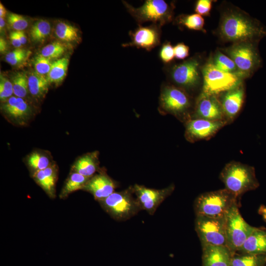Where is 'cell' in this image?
Returning a JSON list of instances; mask_svg holds the SVG:
<instances>
[{
  "label": "cell",
  "mask_w": 266,
  "mask_h": 266,
  "mask_svg": "<svg viewBox=\"0 0 266 266\" xmlns=\"http://www.w3.org/2000/svg\"><path fill=\"white\" fill-rule=\"evenodd\" d=\"M221 38L233 43L258 42L266 36V28L259 21L237 9L229 10L223 14L219 27Z\"/></svg>",
  "instance_id": "6da1fadb"
},
{
  "label": "cell",
  "mask_w": 266,
  "mask_h": 266,
  "mask_svg": "<svg viewBox=\"0 0 266 266\" xmlns=\"http://www.w3.org/2000/svg\"><path fill=\"white\" fill-rule=\"evenodd\" d=\"M219 177L225 188L238 198L247 192L256 189L260 185L255 168L238 161H232L227 163Z\"/></svg>",
  "instance_id": "7a4b0ae2"
},
{
  "label": "cell",
  "mask_w": 266,
  "mask_h": 266,
  "mask_svg": "<svg viewBox=\"0 0 266 266\" xmlns=\"http://www.w3.org/2000/svg\"><path fill=\"white\" fill-rule=\"evenodd\" d=\"M238 199L226 188L203 193L195 201V213L212 218L225 217L231 208L238 204Z\"/></svg>",
  "instance_id": "3957f363"
},
{
  "label": "cell",
  "mask_w": 266,
  "mask_h": 266,
  "mask_svg": "<svg viewBox=\"0 0 266 266\" xmlns=\"http://www.w3.org/2000/svg\"><path fill=\"white\" fill-rule=\"evenodd\" d=\"M122 2L139 25L150 22L162 27L173 19L174 5L164 0H146L138 7H133L126 1L123 0Z\"/></svg>",
  "instance_id": "277c9868"
},
{
  "label": "cell",
  "mask_w": 266,
  "mask_h": 266,
  "mask_svg": "<svg viewBox=\"0 0 266 266\" xmlns=\"http://www.w3.org/2000/svg\"><path fill=\"white\" fill-rule=\"evenodd\" d=\"M202 72L203 84L201 93L217 96L240 84L244 78L238 74L217 68L212 61L205 65Z\"/></svg>",
  "instance_id": "5b68a950"
},
{
  "label": "cell",
  "mask_w": 266,
  "mask_h": 266,
  "mask_svg": "<svg viewBox=\"0 0 266 266\" xmlns=\"http://www.w3.org/2000/svg\"><path fill=\"white\" fill-rule=\"evenodd\" d=\"M257 42L233 43L226 49L228 56L235 63L239 73L245 78L251 76L262 65Z\"/></svg>",
  "instance_id": "8992f818"
},
{
  "label": "cell",
  "mask_w": 266,
  "mask_h": 266,
  "mask_svg": "<svg viewBox=\"0 0 266 266\" xmlns=\"http://www.w3.org/2000/svg\"><path fill=\"white\" fill-rule=\"evenodd\" d=\"M132 188L121 192H113L100 201L104 209L115 220L126 221L141 210Z\"/></svg>",
  "instance_id": "52a82bcc"
},
{
  "label": "cell",
  "mask_w": 266,
  "mask_h": 266,
  "mask_svg": "<svg viewBox=\"0 0 266 266\" xmlns=\"http://www.w3.org/2000/svg\"><path fill=\"white\" fill-rule=\"evenodd\" d=\"M257 229L243 219L238 210V204H235L226 216L227 246L234 254Z\"/></svg>",
  "instance_id": "ba28073f"
},
{
  "label": "cell",
  "mask_w": 266,
  "mask_h": 266,
  "mask_svg": "<svg viewBox=\"0 0 266 266\" xmlns=\"http://www.w3.org/2000/svg\"><path fill=\"white\" fill-rule=\"evenodd\" d=\"M195 230L201 246L212 245L227 246L226 217L212 218L196 215Z\"/></svg>",
  "instance_id": "9c48e42d"
},
{
  "label": "cell",
  "mask_w": 266,
  "mask_h": 266,
  "mask_svg": "<svg viewBox=\"0 0 266 266\" xmlns=\"http://www.w3.org/2000/svg\"><path fill=\"white\" fill-rule=\"evenodd\" d=\"M200 62L196 57L189 58L167 68V76L176 86L183 90L196 87L200 79Z\"/></svg>",
  "instance_id": "30bf717a"
},
{
  "label": "cell",
  "mask_w": 266,
  "mask_h": 266,
  "mask_svg": "<svg viewBox=\"0 0 266 266\" xmlns=\"http://www.w3.org/2000/svg\"><path fill=\"white\" fill-rule=\"evenodd\" d=\"M159 101L162 110L175 116L185 114L191 105V100L187 92L170 84L162 86Z\"/></svg>",
  "instance_id": "8fae6325"
},
{
  "label": "cell",
  "mask_w": 266,
  "mask_h": 266,
  "mask_svg": "<svg viewBox=\"0 0 266 266\" xmlns=\"http://www.w3.org/2000/svg\"><path fill=\"white\" fill-rule=\"evenodd\" d=\"M227 124L226 121H211L192 118L186 124L185 136L187 140L191 142L208 140Z\"/></svg>",
  "instance_id": "7c38bea8"
},
{
  "label": "cell",
  "mask_w": 266,
  "mask_h": 266,
  "mask_svg": "<svg viewBox=\"0 0 266 266\" xmlns=\"http://www.w3.org/2000/svg\"><path fill=\"white\" fill-rule=\"evenodd\" d=\"M174 189V185L163 189H155L135 184L132 190L136 196L141 210L153 215L158 206Z\"/></svg>",
  "instance_id": "4fadbf2b"
},
{
  "label": "cell",
  "mask_w": 266,
  "mask_h": 266,
  "mask_svg": "<svg viewBox=\"0 0 266 266\" xmlns=\"http://www.w3.org/2000/svg\"><path fill=\"white\" fill-rule=\"evenodd\" d=\"M131 41L122 44L124 47H135L150 51L160 45L161 26L152 24L148 26L139 25L129 32Z\"/></svg>",
  "instance_id": "5bb4252c"
},
{
  "label": "cell",
  "mask_w": 266,
  "mask_h": 266,
  "mask_svg": "<svg viewBox=\"0 0 266 266\" xmlns=\"http://www.w3.org/2000/svg\"><path fill=\"white\" fill-rule=\"evenodd\" d=\"M193 118L226 121L219 97L201 93L197 100Z\"/></svg>",
  "instance_id": "9a60e30c"
},
{
  "label": "cell",
  "mask_w": 266,
  "mask_h": 266,
  "mask_svg": "<svg viewBox=\"0 0 266 266\" xmlns=\"http://www.w3.org/2000/svg\"><path fill=\"white\" fill-rule=\"evenodd\" d=\"M245 98V89L242 83L221 94L219 99L225 120L232 123L239 114Z\"/></svg>",
  "instance_id": "2e32d148"
},
{
  "label": "cell",
  "mask_w": 266,
  "mask_h": 266,
  "mask_svg": "<svg viewBox=\"0 0 266 266\" xmlns=\"http://www.w3.org/2000/svg\"><path fill=\"white\" fill-rule=\"evenodd\" d=\"M202 266H230L233 254L224 245L202 246Z\"/></svg>",
  "instance_id": "e0dca14e"
},
{
  "label": "cell",
  "mask_w": 266,
  "mask_h": 266,
  "mask_svg": "<svg viewBox=\"0 0 266 266\" xmlns=\"http://www.w3.org/2000/svg\"><path fill=\"white\" fill-rule=\"evenodd\" d=\"M1 108L9 118L21 125L25 123L32 114L28 103L23 98L16 96L4 101Z\"/></svg>",
  "instance_id": "ac0fdd59"
},
{
  "label": "cell",
  "mask_w": 266,
  "mask_h": 266,
  "mask_svg": "<svg viewBox=\"0 0 266 266\" xmlns=\"http://www.w3.org/2000/svg\"><path fill=\"white\" fill-rule=\"evenodd\" d=\"M115 188V183L108 176L100 173L89 179L83 189L92 193L96 200L101 201L114 192Z\"/></svg>",
  "instance_id": "d6986e66"
},
{
  "label": "cell",
  "mask_w": 266,
  "mask_h": 266,
  "mask_svg": "<svg viewBox=\"0 0 266 266\" xmlns=\"http://www.w3.org/2000/svg\"><path fill=\"white\" fill-rule=\"evenodd\" d=\"M238 252L251 254H266V230L257 228Z\"/></svg>",
  "instance_id": "ffe728a7"
},
{
  "label": "cell",
  "mask_w": 266,
  "mask_h": 266,
  "mask_svg": "<svg viewBox=\"0 0 266 266\" xmlns=\"http://www.w3.org/2000/svg\"><path fill=\"white\" fill-rule=\"evenodd\" d=\"M28 77L29 91L36 99L43 97L47 93L49 82L45 75L36 71L31 72Z\"/></svg>",
  "instance_id": "44dd1931"
},
{
  "label": "cell",
  "mask_w": 266,
  "mask_h": 266,
  "mask_svg": "<svg viewBox=\"0 0 266 266\" xmlns=\"http://www.w3.org/2000/svg\"><path fill=\"white\" fill-rule=\"evenodd\" d=\"M34 178L45 192L50 195H53L57 178L56 168L53 165L43 170L36 171Z\"/></svg>",
  "instance_id": "7402d4cb"
},
{
  "label": "cell",
  "mask_w": 266,
  "mask_h": 266,
  "mask_svg": "<svg viewBox=\"0 0 266 266\" xmlns=\"http://www.w3.org/2000/svg\"><path fill=\"white\" fill-rule=\"evenodd\" d=\"M97 155L88 154L80 157L73 166L74 172L90 178L97 169Z\"/></svg>",
  "instance_id": "603a6c76"
},
{
  "label": "cell",
  "mask_w": 266,
  "mask_h": 266,
  "mask_svg": "<svg viewBox=\"0 0 266 266\" xmlns=\"http://www.w3.org/2000/svg\"><path fill=\"white\" fill-rule=\"evenodd\" d=\"M266 254L242 255L233 254L230 266H265Z\"/></svg>",
  "instance_id": "cb8c5ba5"
},
{
  "label": "cell",
  "mask_w": 266,
  "mask_h": 266,
  "mask_svg": "<svg viewBox=\"0 0 266 266\" xmlns=\"http://www.w3.org/2000/svg\"><path fill=\"white\" fill-rule=\"evenodd\" d=\"M68 65V60L66 58H62L52 63L47 77L49 83L61 82L66 76Z\"/></svg>",
  "instance_id": "d4e9b609"
},
{
  "label": "cell",
  "mask_w": 266,
  "mask_h": 266,
  "mask_svg": "<svg viewBox=\"0 0 266 266\" xmlns=\"http://www.w3.org/2000/svg\"><path fill=\"white\" fill-rule=\"evenodd\" d=\"M55 34L60 40L72 42L79 39V30L71 25L61 22L56 26Z\"/></svg>",
  "instance_id": "484cf974"
},
{
  "label": "cell",
  "mask_w": 266,
  "mask_h": 266,
  "mask_svg": "<svg viewBox=\"0 0 266 266\" xmlns=\"http://www.w3.org/2000/svg\"><path fill=\"white\" fill-rule=\"evenodd\" d=\"M177 24L188 29L204 32L203 27L204 20L202 16L198 14L181 15L176 20Z\"/></svg>",
  "instance_id": "4316f807"
},
{
  "label": "cell",
  "mask_w": 266,
  "mask_h": 266,
  "mask_svg": "<svg viewBox=\"0 0 266 266\" xmlns=\"http://www.w3.org/2000/svg\"><path fill=\"white\" fill-rule=\"evenodd\" d=\"M90 178L74 172L66 180L61 193L62 197H66L70 193L83 189Z\"/></svg>",
  "instance_id": "83f0119b"
},
{
  "label": "cell",
  "mask_w": 266,
  "mask_h": 266,
  "mask_svg": "<svg viewBox=\"0 0 266 266\" xmlns=\"http://www.w3.org/2000/svg\"><path fill=\"white\" fill-rule=\"evenodd\" d=\"M51 25L48 21L41 19L34 22L32 26L30 34L34 42H41L50 34Z\"/></svg>",
  "instance_id": "f1b7e54d"
},
{
  "label": "cell",
  "mask_w": 266,
  "mask_h": 266,
  "mask_svg": "<svg viewBox=\"0 0 266 266\" xmlns=\"http://www.w3.org/2000/svg\"><path fill=\"white\" fill-rule=\"evenodd\" d=\"M212 62L217 68L221 70L241 75L232 59L219 51L215 54Z\"/></svg>",
  "instance_id": "f546056e"
},
{
  "label": "cell",
  "mask_w": 266,
  "mask_h": 266,
  "mask_svg": "<svg viewBox=\"0 0 266 266\" xmlns=\"http://www.w3.org/2000/svg\"><path fill=\"white\" fill-rule=\"evenodd\" d=\"M13 94L15 96L21 98L25 97L29 91L28 77L23 72L15 73L12 78Z\"/></svg>",
  "instance_id": "4dcf8cb0"
},
{
  "label": "cell",
  "mask_w": 266,
  "mask_h": 266,
  "mask_svg": "<svg viewBox=\"0 0 266 266\" xmlns=\"http://www.w3.org/2000/svg\"><path fill=\"white\" fill-rule=\"evenodd\" d=\"M28 163L35 171L43 170L51 166L49 159L38 152L32 153L28 158Z\"/></svg>",
  "instance_id": "1f68e13d"
},
{
  "label": "cell",
  "mask_w": 266,
  "mask_h": 266,
  "mask_svg": "<svg viewBox=\"0 0 266 266\" xmlns=\"http://www.w3.org/2000/svg\"><path fill=\"white\" fill-rule=\"evenodd\" d=\"M66 51L63 44L59 42H54L47 44L41 50L40 54L49 59H57L61 57Z\"/></svg>",
  "instance_id": "d6a6232c"
},
{
  "label": "cell",
  "mask_w": 266,
  "mask_h": 266,
  "mask_svg": "<svg viewBox=\"0 0 266 266\" xmlns=\"http://www.w3.org/2000/svg\"><path fill=\"white\" fill-rule=\"evenodd\" d=\"M31 54L30 51L22 48H16L7 53L5 57V60L12 66H18L25 62Z\"/></svg>",
  "instance_id": "836d02e7"
},
{
  "label": "cell",
  "mask_w": 266,
  "mask_h": 266,
  "mask_svg": "<svg viewBox=\"0 0 266 266\" xmlns=\"http://www.w3.org/2000/svg\"><path fill=\"white\" fill-rule=\"evenodd\" d=\"M7 21L10 26L16 31H23L28 26L27 20L24 16L16 13H9Z\"/></svg>",
  "instance_id": "e575fe53"
},
{
  "label": "cell",
  "mask_w": 266,
  "mask_h": 266,
  "mask_svg": "<svg viewBox=\"0 0 266 266\" xmlns=\"http://www.w3.org/2000/svg\"><path fill=\"white\" fill-rule=\"evenodd\" d=\"M33 63L35 71L37 73L45 75L50 71L52 65L50 60L40 54L35 57Z\"/></svg>",
  "instance_id": "d590c367"
},
{
  "label": "cell",
  "mask_w": 266,
  "mask_h": 266,
  "mask_svg": "<svg viewBox=\"0 0 266 266\" xmlns=\"http://www.w3.org/2000/svg\"><path fill=\"white\" fill-rule=\"evenodd\" d=\"M160 59L164 64L170 63L174 58V48L169 41H166L161 46L159 52Z\"/></svg>",
  "instance_id": "8d00e7d4"
},
{
  "label": "cell",
  "mask_w": 266,
  "mask_h": 266,
  "mask_svg": "<svg viewBox=\"0 0 266 266\" xmlns=\"http://www.w3.org/2000/svg\"><path fill=\"white\" fill-rule=\"evenodd\" d=\"M13 94L11 81L0 74V99L1 101H5L12 97Z\"/></svg>",
  "instance_id": "74e56055"
},
{
  "label": "cell",
  "mask_w": 266,
  "mask_h": 266,
  "mask_svg": "<svg viewBox=\"0 0 266 266\" xmlns=\"http://www.w3.org/2000/svg\"><path fill=\"white\" fill-rule=\"evenodd\" d=\"M211 0H199L197 1L195 11L201 16H207L209 14L212 7Z\"/></svg>",
  "instance_id": "f35d334b"
},
{
  "label": "cell",
  "mask_w": 266,
  "mask_h": 266,
  "mask_svg": "<svg viewBox=\"0 0 266 266\" xmlns=\"http://www.w3.org/2000/svg\"><path fill=\"white\" fill-rule=\"evenodd\" d=\"M174 48V58L178 60H183L189 55V48L183 43H179Z\"/></svg>",
  "instance_id": "ab89813d"
},
{
  "label": "cell",
  "mask_w": 266,
  "mask_h": 266,
  "mask_svg": "<svg viewBox=\"0 0 266 266\" xmlns=\"http://www.w3.org/2000/svg\"><path fill=\"white\" fill-rule=\"evenodd\" d=\"M9 38L12 45L16 48H19L22 44L18 36L17 32L13 31L10 33Z\"/></svg>",
  "instance_id": "60d3db41"
},
{
  "label": "cell",
  "mask_w": 266,
  "mask_h": 266,
  "mask_svg": "<svg viewBox=\"0 0 266 266\" xmlns=\"http://www.w3.org/2000/svg\"><path fill=\"white\" fill-rule=\"evenodd\" d=\"M258 212L262 216L264 221L266 223V206L261 205L258 209Z\"/></svg>",
  "instance_id": "b9f144b4"
},
{
  "label": "cell",
  "mask_w": 266,
  "mask_h": 266,
  "mask_svg": "<svg viewBox=\"0 0 266 266\" xmlns=\"http://www.w3.org/2000/svg\"><path fill=\"white\" fill-rule=\"evenodd\" d=\"M16 32L22 45L26 44L27 42V38L24 31H20Z\"/></svg>",
  "instance_id": "7bdbcfd3"
},
{
  "label": "cell",
  "mask_w": 266,
  "mask_h": 266,
  "mask_svg": "<svg viewBox=\"0 0 266 266\" xmlns=\"http://www.w3.org/2000/svg\"><path fill=\"white\" fill-rule=\"evenodd\" d=\"M7 49V45L6 41L2 37L0 38V53L4 52Z\"/></svg>",
  "instance_id": "ee69618b"
},
{
  "label": "cell",
  "mask_w": 266,
  "mask_h": 266,
  "mask_svg": "<svg viewBox=\"0 0 266 266\" xmlns=\"http://www.w3.org/2000/svg\"><path fill=\"white\" fill-rule=\"evenodd\" d=\"M6 10L1 2H0V17L3 18L5 16Z\"/></svg>",
  "instance_id": "f6af8a7d"
},
{
  "label": "cell",
  "mask_w": 266,
  "mask_h": 266,
  "mask_svg": "<svg viewBox=\"0 0 266 266\" xmlns=\"http://www.w3.org/2000/svg\"><path fill=\"white\" fill-rule=\"evenodd\" d=\"M4 26H5V21L4 20V18L0 17V30L1 31V30H3Z\"/></svg>",
  "instance_id": "bcb514c9"
}]
</instances>
